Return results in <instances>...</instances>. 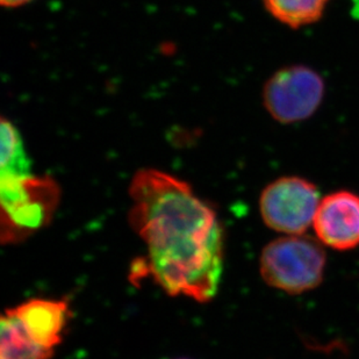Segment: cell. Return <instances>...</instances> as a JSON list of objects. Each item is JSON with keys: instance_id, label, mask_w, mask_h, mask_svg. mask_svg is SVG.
Masks as SVG:
<instances>
[{"instance_id": "obj_8", "label": "cell", "mask_w": 359, "mask_h": 359, "mask_svg": "<svg viewBox=\"0 0 359 359\" xmlns=\"http://www.w3.org/2000/svg\"><path fill=\"white\" fill-rule=\"evenodd\" d=\"M0 359H50L54 349L35 342L10 309L4 313L0 321Z\"/></svg>"}, {"instance_id": "obj_10", "label": "cell", "mask_w": 359, "mask_h": 359, "mask_svg": "<svg viewBox=\"0 0 359 359\" xmlns=\"http://www.w3.org/2000/svg\"><path fill=\"white\" fill-rule=\"evenodd\" d=\"M1 160L0 178H20L32 173L31 161L28 158L24 142L17 127L6 118L1 119Z\"/></svg>"}, {"instance_id": "obj_2", "label": "cell", "mask_w": 359, "mask_h": 359, "mask_svg": "<svg viewBox=\"0 0 359 359\" xmlns=\"http://www.w3.org/2000/svg\"><path fill=\"white\" fill-rule=\"evenodd\" d=\"M327 256L318 238L283 235L265 245L259 259L263 280L288 294L312 291L325 278Z\"/></svg>"}, {"instance_id": "obj_3", "label": "cell", "mask_w": 359, "mask_h": 359, "mask_svg": "<svg viewBox=\"0 0 359 359\" xmlns=\"http://www.w3.org/2000/svg\"><path fill=\"white\" fill-rule=\"evenodd\" d=\"M58 200L60 189L49 177L0 178L3 243L25 240L46 227Z\"/></svg>"}, {"instance_id": "obj_9", "label": "cell", "mask_w": 359, "mask_h": 359, "mask_svg": "<svg viewBox=\"0 0 359 359\" xmlns=\"http://www.w3.org/2000/svg\"><path fill=\"white\" fill-rule=\"evenodd\" d=\"M330 0H262L273 19L293 29L321 20Z\"/></svg>"}, {"instance_id": "obj_6", "label": "cell", "mask_w": 359, "mask_h": 359, "mask_svg": "<svg viewBox=\"0 0 359 359\" xmlns=\"http://www.w3.org/2000/svg\"><path fill=\"white\" fill-rule=\"evenodd\" d=\"M316 238L325 247L346 251L359 247V196L336 191L322 198L313 221Z\"/></svg>"}, {"instance_id": "obj_4", "label": "cell", "mask_w": 359, "mask_h": 359, "mask_svg": "<svg viewBox=\"0 0 359 359\" xmlns=\"http://www.w3.org/2000/svg\"><path fill=\"white\" fill-rule=\"evenodd\" d=\"M325 95V81L321 74L305 65L279 69L262 92L269 116L283 125L311 119L321 107Z\"/></svg>"}, {"instance_id": "obj_1", "label": "cell", "mask_w": 359, "mask_h": 359, "mask_svg": "<svg viewBox=\"0 0 359 359\" xmlns=\"http://www.w3.org/2000/svg\"><path fill=\"white\" fill-rule=\"evenodd\" d=\"M129 194V222L147 244L157 284L173 297L210 302L224 268V231L215 212L189 184L160 170H140Z\"/></svg>"}, {"instance_id": "obj_11", "label": "cell", "mask_w": 359, "mask_h": 359, "mask_svg": "<svg viewBox=\"0 0 359 359\" xmlns=\"http://www.w3.org/2000/svg\"><path fill=\"white\" fill-rule=\"evenodd\" d=\"M32 0H0L4 7L14 8V7L24 6L26 4L31 3Z\"/></svg>"}, {"instance_id": "obj_12", "label": "cell", "mask_w": 359, "mask_h": 359, "mask_svg": "<svg viewBox=\"0 0 359 359\" xmlns=\"http://www.w3.org/2000/svg\"><path fill=\"white\" fill-rule=\"evenodd\" d=\"M177 359H187V358H177Z\"/></svg>"}, {"instance_id": "obj_5", "label": "cell", "mask_w": 359, "mask_h": 359, "mask_svg": "<svg viewBox=\"0 0 359 359\" xmlns=\"http://www.w3.org/2000/svg\"><path fill=\"white\" fill-rule=\"evenodd\" d=\"M321 199L312 182L302 177H280L262 192L261 217L269 228L280 234H306L313 227Z\"/></svg>"}, {"instance_id": "obj_7", "label": "cell", "mask_w": 359, "mask_h": 359, "mask_svg": "<svg viewBox=\"0 0 359 359\" xmlns=\"http://www.w3.org/2000/svg\"><path fill=\"white\" fill-rule=\"evenodd\" d=\"M10 311L35 342L54 350L72 316L68 302L50 299H31Z\"/></svg>"}]
</instances>
